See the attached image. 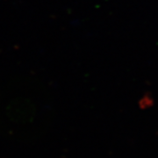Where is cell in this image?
Wrapping results in <instances>:
<instances>
[{"mask_svg":"<svg viewBox=\"0 0 158 158\" xmlns=\"http://www.w3.org/2000/svg\"><path fill=\"white\" fill-rule=\"evenodd\" d=\"M155 100L153 97L149 94H144L138 100V106L141 110H148L150 109L154 106Z\"/></svg>","mask_w":158,"mask_h":158,"instance_id":"cell-1","label":"cell"}]
</instances>
